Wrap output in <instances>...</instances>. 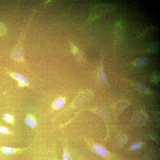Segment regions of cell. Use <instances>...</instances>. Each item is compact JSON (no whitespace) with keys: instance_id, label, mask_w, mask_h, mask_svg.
<instances>
[{"instance_id":"obj_5","label":"cell","mask_w":160,"mask_h":160,"mask_svg":"<svg viewBox=\"0 0 160 160\" xmlns=\"http://www.w3.org/2000/svg\"><path fill=\"white\" fill-rule=\"evenodd\" d=\"M92 149L95 152L102 157H105L108 155V152L105 149L100 145H94L92 147Z\"/></svg>"},{"instance_id":"obj_8","label":"cell","mask_w":160,"mask_h":160,"mask_svg":"<svg viewBox=\"0 0 160 160\" xmlns=\"http://www.w3.org/2000/svg\"><path fill=\"white\" fill-rule=\"evenodd\" d=\"M4 120L6 122L13 124L15 121L14 116L9 113H6L4 114L3 116Z\"/></svg>"},{"instance_id":"obj_14","label":"cell","mask_w":160,"mask_h":160,"mask_svg":"<svg viewBox=\"0 0 160 160\" xmlns=\"http://www.w3.org/2000/svg\"><path fill=\"white\" fill-rule=\"evenodd\" d=\"M7 32V29L4 25L0 22V36L5 35Z\"/></svg>"},{"instance_id":"obj_2","label":"cell","mask_w":160,"mask_h":160,"mask_svg":"<svg viewBox=\"0 0 160 160\" xmlns=\"http://www.w3.org/2000/svg\"><path fill=\"white\" fill-rule=\"evenodd\" d=\"M27 148H13L6 146L0 147V151L5 155H11L19 153L25 150Z\"/></svg>"},{"instance_id":"obj_15","label":"cell","mask_w":160,"mask_h":160,"mask_svg":"<svg viewBox=\"0 0 160 160\" xmlns=\"http://www.w3.org/2000/svg\"><path fill=\"white\" fill-rule=\"evenodd\" d=\"M158 48L157 44L155 43H151L149 44L148 47V49L151 51H156Z\"/></svg>"},{"instance_id":"obj_16","label":"cell","mask_w":160,"mask_h":160,"mask_svg":"<svg viewBox=\"0 0 160 160\" xmlns=\"http://www.w3.org/2000/svg\"><path fill=\"white\" fill-rule=\"evenodd\" d=\"M9 131L6 127L2 126H0V133L2 134H8Z\"/></svg>"},{"instance_id":"obj_4","label":"cell","mask_w":160,"mask_h":160,"mask_svg":"<svg viewBox=\"0 0 160 160\" xmlns=\"http://www.w3.org/2000/svg\"><path fill=\"white\" fill-rule=\"evenodd\" d=\"M13 58L16 61L19 62H23L24 60L23 51L20 48H17L13 52Z\"/></svg>"},{"instance_id":"obj_7","label":"cell","mask_w":160,"mask_h":160,"mask_svg":"<svg viewBox=\"0 0 160 160\" xmlns=\"http://www.w3.org/2000/svg\"><path fill=\"white\" fill-rule=\"evenodd\" d=\"M133 85L136 89L140 92L147 93L149 92L147 87L143 84L138 83H135Z\"/></svg>"},{"instance_id":"obj_1","label":"cell","mask_w":160,"mask_h":160,"mask_svg":"<svg viewBox=\"0 0 160 160\" xmlns=\"http://www.w3.org/2000/svg\"><path fill=\"white\" fill-rule=\"evenodd\" d=\"M8 74L11 78L17 81L18 85L19 87H28L29 86L28 80L21 74L14 72H8Z\"/></svg>"},{"instance_id":"obj_3","label":"cell","mask_w":160,"mask_h":160,"mask_svg":"<svg viewBox=\"0 0 160 160\" xmlns=\"http://www.w3.org/2000/svg\"><path fill=\"white\" fill-rule=\"evenodd\" d=\"M26 124L31 128H34L36 125L37 121L35 117L32 114L28 113L25 118Z\"/></svg>"},{"instance_id":"obj_10","label":"cell","mask_w":160,"mask_h":160,"mask_svg":"<svg viewBox=\"0 0 160 160\" xmlns=\"http://www.w3.org/2000/svg\"><path fill=\"white\" fill-rule=\"evenodd\" d=\"M160 78L159 73L157 72H153L151 77V81L154 83H157L159 81Z\"/></svg>"},{"instance_id":"obj_9","label":"cell","mask_w":160,"mask_h":160,"mask_svg":"<svg viewBox=\"0 0 160 160\" xmlns=\"http://www.w3.org/2000/svg\"><path fill=\"white\" fill-rule=\"evenodd\" d=\"M64 102V100L63 99L61 98L58 99L54 103L53 107L55 109H60L63 106Z\"/></svg>"},{"instance_id":"obj_13","label":"cell","mask_w":160,"mask_h":160,"mask_svg":"<svg viewBox=\"0 0 160 160\" xmlns=\"http://www.w3.org/2000/svg\"><path fill=\"white\" fill-rule=\"evenodd\" d=\"M128 103L126 101H123L119 103L116 107V110L119 111H121L122 108L124 109L128 105Z\"/></svg>"},{"instance_id":"obj_18","label":"cell","mask_w":160,"mask_h":160,"mask_svg":"<svg viewBox=\"0 0 160 160\" xmlns=\"http://www.w3.org/2000/svg\"><path fill=\"white\" fill-rule=\"evenodd\" d=\"M140 146V144L138 143H136L133 144L130 147L131 150H135L138 148Z\"/></svg>"},{"instance_id":"obj_12","label":"cell","mask_w":160,"mask_h":160,"mask_svg":"<svg viewBox=\"0 0 160 160\" xmlns=\"http://www.w3.org/2000/svg\"><path fill=\"white\" fill-rule=\"evenodd\" d=\"M147 63V60L144 58L139 59L135 63V65L138 67H141L145 65Z\"/></svg>"},{"instance_id":"obj_11","label":"cell","mask_w":160,"mask_h":160,"mask_svg":"<svg viewBox=\"0 0 160 160\" xmlns=\"http://www.w3.org/2000/svg\"><path fill=\"white\" fill-rule=\"evenodd\" d=\"M99 78L100 81L102 83H105L107 81V78L103 70L101 68L99 72Z\"/></svg>"},{"instance_id":"obj_17","label":"cell","mask_w":160,"mask_h":160,"mask_svg":"<svg viewBox=\"0 0 160 160\" xmlns=\"http://www.w3.org/2000/svg\"><path fill=\"white\" fill-rule=\"evenodd\" d=\"M63 160H70L69 154L67 151H64L63 154Z\"/></svg>"},{"instance_id":"obj_6","label":"cell","mask_w":160,"mask_h":160,"mask_svg":"<svg viewBox=\"0 0 160 160\" xmlns=\"http://www.w3.org/2000/svg\"><path fill=\"white\" fill-rule=\"evenodd\" d=\"M70 44L71 49L73 54L78 58L80 59L82 55L81 51L71 41H70Z\"/></svg>"},{"instance_id":"obj_19","label":"cell","mask_w":160,"mask_h":160,"mask_svg":"<svg viewBox=\"0 0 160 160\" xmlns=\"http://www.w3.org/2000/svg\"><path fill=\"white\" fill-rule=\"evenodd\" d=\"M126 141V139L125 137H121L119 141V144L120 146L123 145Z\"/></svg>"}]
</instances>
